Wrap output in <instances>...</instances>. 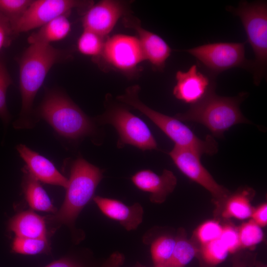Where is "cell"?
Here are the masks:
<instances>
[{"label":"cell","instance_id":"cell-32","mask_svg":"<svg viewBox=\"0 0 267 267\" xmlns=\"http://www.w3.org/2000/svg\"><path fill=\"white\" fill-rule=\"evenodd\" d=\"M14 36L9 19L0 12V50L10 44Z\"/></svg>","mask_w":267,"mask_h":267},{"label":"cell","instance_id":"cell-10","mask_svg":"<svg viewBox=\"0 0 267 267\" xmlns=\"http://www.w3.org/2000/svg\"><path fill=\"white\" fill-rule=\"evenodd\" d=\"M169 155L177 168L187 178L207 190L218 202L226 200L229 190L218 184L200 161L197 153L175 145Z\"/></svg>","mask_w":267,"mask_h":267},{"label":"cell","instance_id":"cell-30","mask_svg":"<svg viewBox=\"0 0 267 267\" xmlns=\"http://www.w3.org/2000/svg\"><path fill=\"white\" fill-rule=\"evenodd\" d=\"M222 226L217 222L208 221L201 224L197 229L196 234L202 245L219 239Z\"/></svg>","mask_w":267,"mask_h":267},{"label":"cell","instance_id":"cell-19","mask_svg":"<svg viewBox=\"0 0 267 267\" xmlns=\"http://www.w3.org/2000/svg\"><path fill=\"white\" fill-rule=\"evenodd\" d=\"M68 14L60 15L55 18L40 29L32 34L28 38L30 44L50 43L66 38L71 31V25L68 18Z\"/></svg>","mask_w":267,"mask_h":267},{"label":"cell","instance_id":"cell-35","mask_svg":"<svg viewBox=\"0 0 267 267\" xmlns=\"http://www.w3.org/2000/svg\"><path fill=\"white\" fill-rule=\"evenodd\" d=\"M45 267H83L81 265L68 259H61L55 261Z\"/></svg>","mask_w":267,"mask_h":267},{"label":"cell","instance_id":"cell-22","mask_svg":"<svg viewBox=\"0 0 267 267\" xmlns=\"http://www.w3.org/2000/svg\"><path fill=\"white\" fill-rule=\"evenodd\" d=\"M176 240L172 256L164 267H185L197 253L195 247L186 239L178 237Z\"/></svg>","mask_w":267,"mask_h":267},{"label":"cell","instance_id":"cell-5","mask_svg":"<svg viewBox=\"0 0 267 267\" xmlns=\"http://www.w3.org/2000/svg\"><path fill=\"white\" fill-rule=\"evenodd\" d=\"M103 177L102 171L82 158L75 160L64 202L54 217L58 222L71 224L86 204L93 198Z\"/></svg>","mask_w":267,"mask_h":267},{"label":"cell","instance_id":"cell-21","mask_svg":"<svg viewBox=\"0 0 267 267\" xmlns=\"http://www.w3.org/2000/svg\"><path fill=\"white\" fill-rule=\"evenodd\" d=\"M250 189H244L226 199V202L222 216L225 218H234L245 220L251 217L253 208L250 202Z\"/></svg>","mask_w":267,"mask_h":267},{"label":"cell","instance_id":"cell-13","mask_svg":"<svg viewBox=\"0 0 267 267\" xmlns=\"http://www.w3.org/2000/svg\"><path fill=\"white\" fill-rule=\"evenodd\" d=\"M123 13L121 3L104 0L89 6L82 18L84 30L104 38L115 27Z\"/></svg>","mask_w":267,"mask_h":267},{"label":"cell","instance_id":"cell-28","mask_svg":"<svg viewBox=\"0 0 267 267\" xmlns=\"http://www.w3.org/2000/svg\"><path fill=\"white\" fill-rule=\"evenodd\" d=\"M12 81L4 64L0 61V118L7 125L11 120V116L6 105V92Z\"/></svg>","mask_w":267,"mask_h":267},{"label":"cell","instance_id":"cell-26","mask_svg":"<svg viewBox=\"0 0 267 267\" xmlns=\"http://www.w3.org/2000/svg\"><path fill=\"white\" fill-rule=\"evenodd\" d=\"M201 252L204 262L211 266L221 263L225 260L229 254L227 249L219 238L202 245Z\"/></svg>","mask_w":267,"mask_h":267},{"label":"cell","instance_id":"cell-24","mask_svg":"<svg viewBox=\"0 0 267 267\" xmlns=\"http://www.w3.org/2000/svg\"><path fill=\"white\" fill-rule=\"evenodd\" d=\"M104 38L90 31L84 30L77 42L78 50L83 54L97 56L101 54Z\"/></svg>","mask_w":267,"mask_h":267},{"label":"cell","instance_id":"cell-11","mask_svg":"<svg viewBox=\"0 0 267 267\" xmlns=\"http://www.w3.org/2000/svg\"><path fill=\"white\" fill-rule=\"evenodd\" d=\"M101 55L110 65L124 71L134 69L145 60L137 38L124 34H116L108 39Z\"/></svg>","mask_w":267,"mask_h":267},{"label":"cell","instance_id":"cell-2","mask_svg":"<svg viewBox=\"0 0 267 267\" xmlns=\"http://www.w3.org/2000/svg\"><path fill=\"white\" fill-rule=\"evenodd\" d=\"M47 122L60 136L78 139L92 135L95 125L67 95L57 89L48 90L35 114Z\"/></svg>","mask_w":267,"mask_h":267},{"label":"cell","instance_id":"cell-15","mask_svg":"<svg viewBox=\"0 0 267 267\" xmlns=\"http://www.w3.org/2000/svg\"><path fill=\"white\" fill-rule=\"evenodd\" d=\"M16 149L26 164L28 171L35 178L44 183L60 186L66 189L68 179L57 170L50 160L24 144L18 145Z\"/></svg>","mask_w":267,"mask_h":267},{"label":"cell","instance_id":"cell-34","mask_svg":"<svg viewBox=\"0 0 267 267\" xmlns=\"http://www.w3.org/2000/svg\"><path fill=\"white\" fill-rule=\"evenodd\" d=\"M124 256L119 253L113 254L101 267H120L124 261Z\"/></svg>","mask_w":267,"mask_h":267},{"label":"cell","instance_id":"cell-33","mask_svg":"<svg viewBox=\"0 0 267 267\" xmlns=\"http://www.w3.org/2000/svg\"><path fill=\"white\" fill-rule=\"evenodd\" d=\"M251 217L255 223L261 227L267 224V205L263 203L256 209H253Z\"/></svg>","mask_w":267,"mask_h":267},{"label":"cell","instance_id":"cell-23","mask_svg":"<svg viewBox=\"0 0 267 267\" xmlns=\"http://www.w3.org/2000/svg\"><path fill=\"white\" fill-rule=\"evenodd\" d=\"M176 239L169 236H162L154 241L151 247V254L155 266H164L170 259Z\"/></svg>","mask_w":267,"mask_h":267},{"label":"cell","instance_id":"cell-12","mask_svg":"<svg viewBox=\"0 0 267 267\" xmlns=\"http://www.w3.org/2000/svg\"><path fill=\"white\" fill-rule=\"evenodd\" d=\"M176 80L174 95L178 99L191 105L201 100L215 87L214 78L202 73L196 64L192 65L186 72L178 71Z\"/></svg>","mask_w":267,"mask_h":267},{"label":"cell","instance_id":"cell-16","mask_svg":"<svg viewBox=\"0 0 267 267\" xmlns=\"http://www.w3.org/2000/svg\"><path fill=\"white\" fill-rule=\"evenodd\" d=\"M93 200L104 215L119 222L127 230L135 229L142 222L143 210L138 203L129 206L119 200L99 196L94 197Z\"/></svg>","mask_w":267,"mask_h":267},{"label":"cell","instance_id":"cell-3","mask_svg":"<svg viewBox=\"0 0 267 267\" xmlns=\"http://www.w3.org/2000/svg\"><path fill=\"white\" fill-rule=\"evenodd\" d=\"M245 95L241 93L235 97L221 96L216 94L213 89L201 100L191 105L186 112L177 114L175 117L180 121L200 123L214 135L221 137L232 126L250 123L239 108Z\"/></svg>","mask_w":267,"mask_h":267},{"label":"cell","instance_id":"cell-4","mask_svg":"<svg viewBox=\"0 0 267 267\" xmlns=\"http://www.w3.org/2000/svg\"><path fill=\"white\" fill-rule=\"evenodd\" d=\"M138 90L131 89L122 96L121 101L138 110L149 118L173 141L175 145L203 154L214 155L218 150V143L211 135L205 139L197 137L181 121L155 111L141 102L138 97Z\"/></svg>","mask_w":267,"mask_h":267},{"label":"cell","instance_id":"cell-9","mask_svg":"<svg viewBox=\"0 0 267 267\" xmlns=\"http://www.w3.org/2000/svg\"><path fill=\"white\" fill-rule=\"evenodd\" d=\"M90 2L76 0H36L17 19L10 22L15 35L40 28L55 18L70 14L77 7L89 5Z\"/></svg>","mask_w":267,"mask_h":267},{"label":"cell","instance_id":"cell-29","mask_svg":"<svg viewBox=\"0 0 267 267\" xmlns=\"http://www.w3.org/2000/svg\"><path fill=\"white\" fill-rule=\"evenodd\" d=\"M32 2L31 0H0V12L12 22L25 12Z\"/></svg>","mask_w":267,"mask_h":267},{"label":"cell","instance_id":"cell-7","mask_svg":"<svg viewBox=\"0 0 267 267\" xmlns=\"http://www.w3.org/2000/svg\"><path fill=\"white\" fill-rule=\"evenodd\" d=\"M245 47V42H218L183 51L194 56L207 74L215 78L218 74L235 67L251 72L253 61L246 58Z\"/></svg>","mask_w":267,"mask_h":267},{"label":"cell","instance_id":"cell-18","mask_svg":"<svg viewBox=\"0 0 267 267\" xmlns=\"http://www.w3.org/2000/svg\"><path fill=\"white\" fill-rule=\"evenodd\" d=\"M8 226L16 237L46 239L44 218L32 211H24L16 215L10 219Z\"/></svg>","mask_w":267,"mask_h":267},{"label":"cell","instance_id":"cell-17","mask_svg":"<svg viewBox=\"0 0 267 267\" xmlns=\"http://www.w3.org/2000/svg\"><path fill=\"white\" fill-rule=\"evenodd\" d=\"M126 23L136 31L145 59L155 68L162 69L172 51L168 44L159 36L143 28L137 21L126 20Z\"/></svg>","mask_w":267,"mask_h":267},{"label":"cell","instance_id":"cell-36","mask_svg":"<svg viewBox=\"0 0 267 267\" xmlns=\"http://www.w3.org/2000/svg\"><path fill=\"white\" fill-rule=\"evenodd\" d=\"M247 264L245 262L242 261L239 259H236L234 260L232 267H246Z\"/></svg>","mask_w":267,"mask_h":267},{"label":"cell","instance_id":"cell-37","mask_svg":"<svg viewBox=\"0 0 267 267\" xmlns=\"http://www.w3.org/2000/svg\"><path fill=\"white\" fill-rule=\"evenodd\" d=\"M154 267H164V266H155Z\"/></svg>","mask_w":267,"mask_h":267},{"label":"cell","instance_id":"cell-8","mask_svg":"<svg viewBox=\"0 0 267 267\" xmlns=\"http://www.w3.org/2000/svg\"><path fill=\"white\" fill-rule=\"evenodd\" d=\"M102 123L110 124L119 134L117 145L121 148L127 144L142 150L157 148V144L147 125L127 109L115 107L101 118Z\"/></svg>","mask_w":267,"mask_h":267},{"label":"cell","instance_id":"cell-14","mask_svg":"<svg viewBox=\"0 0 267 267\" xmlns=\"http://www.w3.org/2000/svg\"><path fill=\"white\" fill-rule=\"evenodd\" d=\"M134 185L141 190L150 193L152 202L161 203L174 190L177 180L174 173L166 169L161 175L149 170H143L136 173L131 178Z\"/></svg>","mask_w":267,"mask_h":267},{"label":"cell","instance_id":"cell-1","mask_svg":"<svg viewBox=\"0 0 267 267\" xmlns=\"http://www.w3.org/2000/svg\"><path fill=\"white\" fill-rule=\"evenodd\" d=\"M67 57V53L51 44H33L24 51L19 60V88L21 109L13 123L15 129L33 128L37 122L33 104L36 95L51 68Z\"/></svg>","mask_w":267,"mask_h":267},{"label":"cell","instance_id":"cell-38","mask_svg":"<svg viewBox=\"0 0 267 267\" xmlns=\"http://www.w3.org/2000/svg\"><path fill=\"white\" fill-rule=\"evenodd\" d=\"M266 267H266L265 266V267Z\"/></svg>","mask_w":267,"mask_h":267},{"label":"cell","instance_id":"cell-20","mask_svg":"<svg viewBox=\"0 0 267 267\" xmlns=\"http://www.w3.org/2000/svg\"><path fill=\"white\" fill-rule=\"evenodd\" d=\"M23 183V190L29 206L33 210L55 212L54 207L46 191L25 167Z\"/></svg>","mask_w":267,"mask_h":267},{"label":"cell","instance_id":"cell-6","mask_svg":"<svg viewBox=\"0 0 267 267\" xmlns=\"http://www.w3.org/2000/svg\"><path fill=\"white\" fill-rule=\"evenodd\" d=\"M227 10L240 19L248 41L254 51L251 72L254 84L258 86L266 76L267 64V3L266 1H241L237 8L227 7Z\"/></svg>","mask_w":267,"mask_h":267},{"label":"cell","instance_id":"cell-25","mask_svg":"<svg viewBox=\"0 0 267 267\" xmlns=\"http://www.w3.org/2000/svg\"><path fill=\"white\" fill-rule=\"evenodd\" d=\"M48 248L47 239L28 238L16 237L12 249L17 253L36 255L45 252Z\"/></svg>","mask_w":267,"mask_h":267},{"label":"cell","instance_id":"cell-31","mask_svg":"<svg viewBox=\"0 0 267 267\" xmlns=\"http://www.w3.org/2000/svg\"><path fill=\"white\" fill-rule=\"evenodd\" d=\"M219 239L225 246L229 253H233L241 248L238 230L232 226H222Z\"/></svg>","mask_w":267,"mask_h":267},{"label":"cell","instance_id":"cell-27","mask_svg":"<svg viewBox=\"0 0 267 267\" xmlns=\"http://www.w3.org/2000/svg\"><path fill=\"white\" fill-rule=\"evenodd\" d=\"M237 230L241 247H252L263 239L264 234L261 227L253 220L243 223Z\"/></svg>","mask_w":267,"mask_h":267}]
</instances>
